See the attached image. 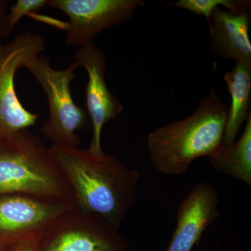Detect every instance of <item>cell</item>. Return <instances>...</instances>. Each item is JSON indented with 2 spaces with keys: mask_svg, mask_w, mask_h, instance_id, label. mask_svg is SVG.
Segmentation results:
<instances>
[{
  "mask_svg": "<svg viewBox=\"0 0 251 251\" xmlns=\"http://www.w3.org/2000/svg\"><path fill=\"white\" fill-rule=\"evenodd\" d=\"M79 67L74 61L65 69L57 70L48 57L40 55L27 68L47 95L49 118L43 123L41 132L52 145L78 147L77 131L91 125L87 110L75 103L71 90Z\"/></svg>",
  "mask_w": 251,
  "mask_h": 251,
  "instance_id": "277c9868",
  "label": "cell"
},
{
  "mask_svg": "<svg viewBox=\"0 0 251 251\" xmlns=\"http://www.w3.org/2000/svg\"><path fill=\"white\" fill-rule=\"evenodd\" d=\"M74 206L73 201L33 195L0 196V247L9 249L31 236H41L54 220Z\"/></svg>",
  "mask_w": 251,
  "mask_h": 251,
  "instance_id": "52a82bcc",
  "label": "cell"
},
{
  "mask_svg": "<svg viewBox=\"0 0 251 251\" xmlns=\"http://www.w3.org/2000/svg\"><path fill=\"white\" fill-rule=\"evenodd\" d=\"M228 112L212 88L190 116L149 133L147 148L155 169L181 175L195 160L217 152L223 146Z\"/></svg>",
  "mask_w": 251,
  "mask_h": 251,
  "instance_id": "7a4b0ae2",
  "label": "cell"
},
{
  "mask_svg": "<svg viewBox=\"0 0 251 251\" xmlns=\"http://www.w3.org/2000/svg\"><path fill=\"white\" fill-rule=\"evenodd\" d=\"M75 62L84 68L88 75L85 95L87 112L92 127V137L88 151L96 155L104 153L101 133L104 126L116 118L124 105L109 90L105 78L106 58L101 49L93 44L82 46L74 54Z\"/></svg>",
  "mask_w": 251,
  "mask_h": 251,
  "instance_id": "9c48e42d",
  "label": "cell"
},
{
  "mask_svg": "<svg viewBox=\"0 0 251 251\" xmlns=\"http://www.w3.org/2000/svg\"><path fill=\"white\" fill-rule=\"evenodd\" d=\"M40 34L25 31L7 44H0V140L36 125L40 115L21 103L15 86L18 69L29 67L45 49Z\"/></svg>",
  "mask_w": 251,
  "mask_h": 251,
  "instance_id": "5b68a950",
  "label": "cell"
},
{
  "mask_svg": "<svg viewBox=\"0 0 251 251\" xmlns=\"http://www.w3.org/2000/svg\"><path fill=\"white\" fill-rule=\"evenodd\" d=\"M209 158L216 171L251 186V112L237 142L229 147H221Z\"/></svg>",
  "mask_w": 251,
  "mask_h": 251,
  "instance_id": "4fadbf2b",
  "label": "cell"
},
{
  "mask_svg": "<svg viewBox=\"0 0 251 251\" xmlns=\"http://www.w3.org/2000/svg\"><path fill=\"white\" fill-rule=\"evenodd\" d=\"M250 13L234 14L221 8L211 14L209 25L210 50L216 57L251 66L249 37Z\"/></svg>",
  "mask_w": 251,
  "mask_h": 251,
  "instance_id": "8fae6325",
  "label": "cell"
},
{
  "mask_svg": "<svg viewBox=\"0 0 251 251\" xmlns=\"http://www.w3.org/2000/svg\"><path fill=\"white\" fill-rule=\"evenodd\" d=\"M48 6V0H18L7 14V29L5 38L9 35L23 16L42 9Z\"/></svg>",
  "mask_w": 251,
  "mask_h": 251,
  "instance_id": "9a60e30c",
  "label": "cell"
},
{
  "mask_svg": "<svg viewBox=\"0 0 251 251\" xmlns=\"http://www.w3.org/2000/svg\"><path fill=\"white\" fill-rule=\"evenodd\" d=\"M230 94L231 104L225 129L223 146L229 147L251 112V66L237 63L224 76Z\"/></svg>",
  "mask_w": 251,
  "mask_h": 251,
  "instance_id": "7c38bea8",
  "label": "cell"
},
{
  "mask_svg": "<svg viewBox=\"0 0 251 251\" xmlns=\"http://www.w3.org/2000/svg\"><path fill=\"white\" fill-rule=\"evenodd\" d=\"M173 5L198 16H203L207 22L212 13L221 6L234 14L251 12V1L248 0H179Z\"/></svg>",
  "mask_w": 251,
  "mask_h": 251,
  "instance_id": "5bb4252c",
  "label": "cell"
},
{
  "mask_svg": "<svg viewBox=\"0 0 251 251\" xmlns=\"http://www.w3.org/2000/svg\"><path fill=\"white\" fill-rule=\"evenodd\" d=\"M8 1L0 0V38H4L7 29V8Z\"/></svg>",
  "mask_w": 251,
  "mask_h": 251,
  "instance_id": "e0dca14e",
  "label": "cell"
},
{
  "mask_svg": "<svg viewBox=\"0 0 251 251\" xmlns=\"http://www.w3.org/2000/svg\"><path fill=\"white\" fill-rule=\"evenodd\" d=\"M142 0H49L48 6L69 18L66 41L82 47L105 29L131 21Z\"/></svg>",
  "mask_w": 251,
  "mask_h": 251,
  "instance_id": "ba28073f",
  "label": "cell"
},
{
  "mask_svg": "<svg viewBox=\"0 0 251 251\" xmlns=\"http://www.w3.org/2000/svg\"><path fill=\"white\" fill-rule=\"evenodd\" d=\"M10 194L74 202L72 188L50 150L28 130L0 140V196Z\"/></svg>",
  "mask_w": 251,
  "mask_h": 251,
  "instance_id": "3957f363",
  "label": "cell"
},
{
  "mask_svg": "<svg viewBox=\"0 0 251 251\" xmlns=\"http://www.w3.org/2000/svg\"><path fill=\"white\" fill-rule=\"evenodd\" d=\"M117 230L74 206L41 234L37 251H124L128 244Z\"/></svg>",
  "mask_w": 251,
  "mask_h": 251,
  "instance_id": "8992f818",
  "label": "cell"
},
{
  "mask_svg": "<svg viewBox=\"0 0 251 251\" xmlns=\"http://www.w3.org/2000/svg\"><path fill=\"white\" fill-rule=\"evenodd\" d=\"M219 198L214 186L198 183L180 203L176 227L166 251H191L204 231L219 216Z\"/></svg>",
  "mask_w": 251,
  "mask_h": 251,
  "instance_id": "30bf717a",
  "label": "cell"
},
{
  "mask_svg": "<svg viewBox=\"0 0 251 251\" xmlns=\"http://www.w3.org/2000/svg\"><path fill=\"white\" fill-rule=\"evenodd\" d=\"M50 150L72 188L77 209L118 229L138 203L139 173L105 153L96 155L62 145H52Z\"/></svg>",
  "mask_w": 251,
  "mask_h": 251,
  "instance_id": "6da1fadb",
  "label": "cell"
},
{
  "mask_svg": "<svg viewBox=\"0 0 251 251\" xmlns=\"http://www.w3.org/2000/svg\"><path fill=\"white\" fill-rule=\"evenodd\" d=\"M40 237V235L31 236L15 244L7 251H37Z\"/></svg>",
  "mask_w": 251,
  "mask_h": 251,
  "instance_id": "2e32d148",
  "label": "cell"
}]
</instances>
